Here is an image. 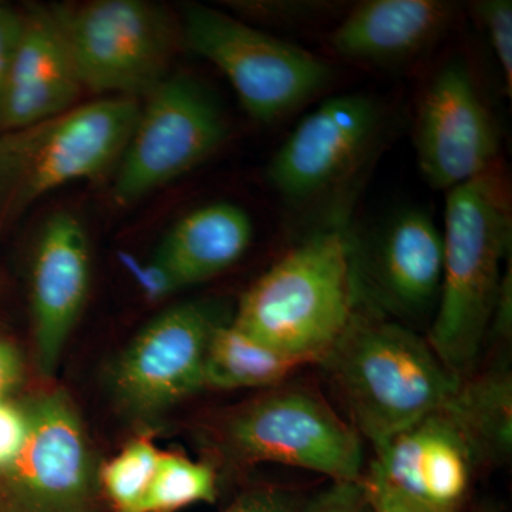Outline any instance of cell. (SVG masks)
<instances>
[{
    "instance_id": "1",
    "label": "cell",
    "mask_w": 512,
    "mask_h": 512,
    "mask_svg": "<svg viewBox=\"0 0 512 512\" xmlns=\"http://www.w3.org/2000/svg\"><path fill=\"white\" fill-rule=\"evenodd\" d=\"M318 363L373 447L443 409L461 382L427 339L363 302Z\"/></svg>"
},
{
    "instance_id": "2",
    "label": "cell",
    "mask_w": 512,
    "mask_h": 512,
    "mask_svg": "<svg viewBox=\"0 0 512 512\" xmlns=\"http://www.w3.org/2000/svg\"><path fill=\"white\" fill-rule=\"evenodd\" d=\"M360 302L356 239L340 224L326 225L256 279L231 322L309 365L342 335Z\"/></svg>"
},
{
    "instance_id": "3",
    "label": "cell",
    "mask_w": 512,
    "mask_h": 512,
    "mask_svg": "<svg viewBox=\"0 0 512 512\" xmlns=\"http://www.w3.org/2000/svg\"><path fill=\"white\" fill-rule=\"evenodd\" d=\"M443 241V279L427 342L463 379L483 349L511 259L510 204L494 170L447 192Z\"/></svg>"
},
{
    "instance_id": "4",
    "label": "cell",
    "mask_w": 512,
    "mask_h": 512,
    "mask_svg": "<svg viewBox=\"0 0 512 512\" xmlns=\"http://www.w3.org/2000/svg\"><path fill=\"white\" fill-rule=\"evenodd\" d=\"M140 109L136 99L106 97L0 133V227L49 192L106 170L123 154Z\"/></svg>"
},
{
    "instance_id": "5",
    "label": "cell",
    "mask_w": 512,
    "mask_h": 512,
    "mask_svg": "<svg viewBox=\"0 0 512 512\" xmlns=\"http://www.w3.org/2000/svg\"><path fill=\"white\" fill-rule=\"evenodd\" d=\"M221 444L244 466L275 463L303 468L333 483L362 480V437L325 397L301 384H279L229 414Z\"/></svg>"
},
{
    "instance_id": "6",
    "label": "cell",
    "mask_w": 512,
    "mask_h": 512,
    "mask_svg": "<svg viewBox=\"0 0 512 512\" xmlns=\"http://www.w3.org/2000/svg\"><path fill=\"white\" fill-rule=\"evenodd\" d=\"M183 35L195 55L224 73L249 116L261 123L299 109L333 77L332 67L308 50L210 6L185 8Z\"/></svg>"
},
{
    "instance_id": "7",
    "label": "cell",
    "mask_w": 512,
    "mask_h": 512,
    "mask_svg": "<svg viewBox=\"0 0 512 512\" xmlns=\"http://www.w3.org/2000/svg\"><path fill=\"white\" fill-rule=\"evenodd\" d=\"M55 9L83 89L136 99L168 77L174 32L160 6L96 0Z\"/></svg>"
},
{
    "instance_id": "8",
    "label": "cell",
    "mask_w": 512,
    "mask_h": 512,
    "mask_svg": "<svg viewBox=\"0 0 512 512\" xmlns=\"http://www.w3.org/2000/svg\"><path fill=\"white\" fill-rule=\"evenodd\" d=\"M227 136V120L210 90L187 74H168L138 113L120 157L114 200L130 205L177 180Z\"/></svg>"
},
{
    "instance_id": "9",
    "label": "cell",
    "mask_w": 512,
    "mask_h": 512,
    "mask_svg": "<svg viewBox=\"0 0 512 512\" xmlns=\"http://www.w3.org/2000/svg\"><path fill=\"white\" fill-rule=\"evenodd\" d=\"M29 434L20 456L0 471V512H94L99 470L69 394L28 400Z\"/></svg>"
},
{
    "instance_id": "10",
    "label": "cell",
    "mask_w": 512,
    "mask_h": 512,
    "mask_svg": "<svg viewBox=\"0 0 512 512\" xmlns=\"http://www.w3.org/2000/svg\"><path fill=\"white\" fill-rule=\"evenodd\" d=\"M382 104L362 93L320 103L293 128L268 165L269 184L289 205L320 204L345 190L382 143Z\"/></svg>"
},
{
    "instance_id": "11",
    "label": "cell",
    "mask_w": 512,
    "mask_h": 512,
    "mask_svg": "<svg viewBox=\"0 0 512 512\" xmlns=\"http://www.w3.org/2000/svg\"><path fill=\"white\" fill-rule=\"evenodd\" d=\"M225 322L217 303L171 306L137 333L110 370L121 412L150 421L205 389V359L214 330Z\"/></svg>"
},
{
    "instance_id": "12",
    "label": "cell",
    "mask_w": 512,
    "mask_h": 512,
    "mask_svg": "<svg viewBox=\"0 0 512 512\" xmlns=\"http://www.w3.org/2000/svg\"><path fill=\"white\" fill-rule=\"evenodd\" d=\"M414 147L420 173L434 190L448 192L493 170L497 126L463 60L443 64L421 94Z\"/></svg>"
},
{
    "instance_id": "13",
    "label": "cell",
    "mask_w": 512,
    "mask_h": 512,
    "mask_svg": "<svg viewBox=\"0 0 512 512\" xmlns=\"http://www.w3.org/2000/svg\"><path fill=\"white\" fill-rule=\"evenodd\" d=\"M443 262V231L433 217L420 208H404L377 232L369 249L356 241L360 299L400 319L423 318L436 311Z\"/></svg>"
},
{
    "instance_id": "14",
    "label": "cell",
    "mask_w": 512,
    "mask_h": 512,
    "mask_svg": "<svg viewBox=\"0 0 512 512\" xmlns=\"http://www.w3.org/2000/svg\"><path fill=\"white\" fill-rule=\"evenodd\" d=\"M369 473L424 507L457 512L478 466L466 434L444 409L426 414L375 447Z\"/></svg>"
},
{
    "instance_id": "15",
    "label": "cell",
    "mask_w": 512,
    "mask_h": 512,
    "mask_svg": "<svg viewBox=\"0 0 512 512\" xmlns=\"http://www.w3.org/2000/svg\"><path fill=\"white\" fill-rule=\"evenodd\" d=\"M90 274V242L83 222L70 212L53 215L40 232L30 284L37 363L46 377L55 375L82 315Z\"/></svg>"
},
{
    "instance_id": "16",
    "label": "cell",
    "mask_w": 512,
    "mask_h": 512,
    "mask_svg": "<svg viewBox=\"0 0 512 512\" xmlns=\"http://www.w3.org/2000/svg\"><path fill=\"white\" fill-rule=\"evenodd\" d=\"M83 86L55 8L22 13L2 101L0 133L73 109Z\"/></svg>"
},
{
    "instance_id": "17",
    "label": "cell",
    "mask_w": 512,
    "mask_h": 512,
    "mask_svg": "<svg viewBox=\"0 0 512 512\" xmlns=\"http://www.w3.org/2000/svg\"><path fill=\"white\" fill-rule=\"evenodd\" d=\"M453 16L454 6L441 0H367L350 10L329 43L345 59L396 66L433 46Z\"/></svg>"
},
{
    "instance_id": "18",
    "label": "cell",
    "mask_w": 512,
    "mask_h": 512,
    "mask_svg": "<svg viewBox=\"0 0 512 512\" xmlns=\"http://www.w3.org/2000/svg\"><path fill=\"white\" fill-rule=\"evenodd\" d=\"M252 238L254 224L244 208L212 202L188 212L165 234L151 272L163 292L201 284L237 264Z\"/></svg>"
},
{
    "instance_id": "19",
    "label": "cell",
    "mask_w": 512,
    "mask_h": 512,
    "mask_svg": "<svg viewBox=\"0 0 512 512\" xmlns=\"http://www.w3.org/2000/svg\"><path fill=\"white\" fill-rule=\"evenodd\" d=\"M444 410L466 434L478 466H498L512 451V373L507 359L463 377Z\"/></svg>"
},
{
    "instance_id": "20",
    "label": "cell",
    "mask_w": 512,
    "mask_h": 512,
    "mask_svg": "<svg viewBox=\"0 0 512 512\" xmlns=\"http://www.w3.org/2000/svg\"><path fill=\"white\" fill-rule=\"evenodd\" d=\"M308 365L251 338L231 320L212 333L205 359V387L217 390L272 389Z\"/></svg>"
},
{
    "instance_id": "21",
    "label": "cell",
    "mask_w": 512,
    "mask_h": 512,
    "mask_svg": "<svg viewBox=\"0 0 512 512\" xmlns=\"http://www.w3.org/2000/svg\"><path fill=\"white\" fill-rule=\"evenodd\" d=\"M217 474L210 464L161 451L144 512H177L198 503H214Z\"/></svg>"
},
{
    "instance_id": "22",
    "label": "cell",
    "mask_w": 512,
    "mask_h": 512,
    "mask_svg": "<svg viewBox=\"0 0 512 512\" xmlns=\"http://www.w3.org/2000/svg\"><path fill=\"white\" fill-rule=\"evenodd\" d=\"M160 456L153 440L140 437L100 468V488L114 512H144Z\"/></svg>"
},
{
    "instance_id": "23",
    "label": "cell",
    "mask_w": 512,
    "mask_h": 512,
    "mask_svg": "<svg viewBox=\"0 0 512 512\" xmlns=\"http://www.w3.org/2000/svg\"><path fill=\"white\" fill-rule=\"evenodd\" d=\"M474 12L487 32L488 42L503 74L505 92L512 90V3L510 0H481Z\"/></svg>"
},
{
    "instance_id": "24",
    "label": "cell",
    "mask_w": 512,
    "mask_h": 512,
    "mask_svg": "<svg viewBox=\"0 0 512 512\" xmlns=\"http://www.w3.org/2000/svg\"><path fill=\"white\" fill-rule=\"evenodd\" d=\"M298 512H376L362 480L333 483L309 500Z\"/></svg>"
},
{
    "instance_id": "25",
    "label": "cell",
    "mask_w": 512,
    "mask_h": 512,
    "mask_svg": "<svg viewBox=\"0 0 512 512\" xmlns=\"http://www.w3.org/2000/svg\"><path fill=\"white\" fill-rule=\"evenodd\" d=\"M29 434L26 404L0 400V471L12 466L22 453Z\"/></svg>"
},
{
    "instance_id": "26",
    "label": "cell",
    "mask_w": 512,
    "mask_h": 512,
    "mask_svg": "<svg viewBox=\"0 0 512 512\" xmlns=\"http://www.w3.org/2000/svg\"><path fill=\"white\" fill-rule=\"evenodd\" d=\"M302 503L288 488L261 485L238 495L224 512H298Z\"/></svg>"
},
{
    "instance_id": "27",
    "label": "cell",
    "mask_w": 512,
    "mask_h": 512,
    "mask_svg": "<svg viewBox=\"0 0 512 512\" xmlns=\"http://www.w3.org/2000/svg\"><path fill=\"white\" fill-rule=\"evenodd\" d=\"M363 483L366 485L367 493H369L376 512H440L413 503L402 495L394 493L392 488L387 487L372 473L363 476Z\"/></svg>"
},
{
    "instance_id": "28",
    "label": "cell",
    "mask_w": 512,
    "mask_h": 512,
    "mask_svg": "<svg viewBox=\"0 0 512 512\" xmlns=\"http://www.w3.org/2000/svg\"><path fill=\"white\" fill-rule=\"evenodd\" d=\"M20 25H22V13L0 3V101H2Z\"/></svg>"
},
{
    "instance_id": "29",
    "label": "cell",
    "mask_w": 512,
    "mask_h": 512,
    "mask_svg": "<svg viewBox=\"0 0 512 512\" xmlns=\"http://www.w3.org/2000/svg\"><path fill=\"white\" fill-rule=\"evenodd\" d=\"M23 377V360L19 350L9 340L0 338V400L19 386Z\"/></svg>"
},
{
    "instance_id": "30",
    "label": "cell",
    "mask_w": 512,
    "mask_h": 512,
    "mask_svg": "<svg viewBox=\"0 0 512 512\" xmlns=\"http://www.w3.org/2000/svg\"><path fill=\"white\" fill-rule=\"evenodd\" d=\"M512 329V279L511 261L505 269L497 302H495L493 318H491L490 330L498 338L507 340L511 338Z\"/></svg>"
},
{
    "instance_id": "31",
    "label": "cell",
    "mask_w": 512,
    "mask_h": 512,
    "mask_svg": "<svg viewBox=\"0 0 512 512\" xmlns=\"http://www.w3.org/2000/svg\"><path fill=\"white\" fill-rule=\"evenodd\" d=\"M478 512H501L500 508L495 507L494 504L483 505Z\"/></svg>"
}]
</instances>
